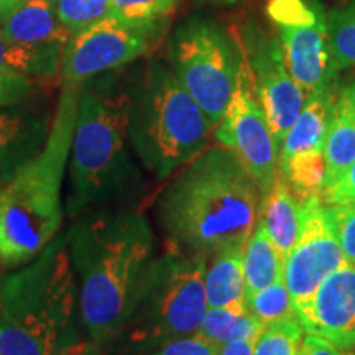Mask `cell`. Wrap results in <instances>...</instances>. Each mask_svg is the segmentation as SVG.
<instances>
[{"label": "cell", "instance_id": "obj_28", "mask_svg": "<svg viewBox=\"0 0 355 355\" xmlns=\"http://www.w3.org/2000/svg\"><path fill=\"white\" fill-rule=\"evenodd\" d=\"M175 3L176 0H110V15L130 25L157 26Z\"/></svg>", "mask_w": 355, "mask_h": 355}, {"label": "cell", "instance_id": "obj_20", "mask_svg": "<svg viewBox=\"0 0 355 355\" xmlns=\"http://www.w3.org/2000/svg\"><path fill=\"white\" fill-rule=\"evenodd\" d=\"M324 159L326 191L355 162V91L352 84L345 86L336 97L329 132L324 145Z\"/></svg>", "mask_w": 355, "mask_h": 355}, {"label": "cell", "instance_id": "obj_34", "mask_svg": "<svg viewBox=\"0 0 355 355\" xmlns=\"http://www.w3.org/2000/svg\"><path fill=\"white\" fill-rule=\"evenodd\" d=\"M349 198H355V162L347 168V171H345L329 189L324 191L322 194L324 204H334Z\"/></svg>", "mask_w": 355, "mask_h": 355}, {"label": "cell", "instance_id": "obj_32", "mask_svg": "<svg viewBox=\"0 0 355 355\" xmlns=\"http://www.w3.org/2000/svg\"><path fill=\"white\" fill-rule=\"evenodd\" d=\"M35 91L33 78L0 71V107L15 105L28 99Z\"/></svg>", "mask_w": 355, "mask_h": 355}, {"label": "cell", "instance_id": "obj_4", "mask_svg": "<svg viewBox=\"0 0 355 355\" xmlns=\"http://www.w3.org/2000/svg\"><path fill=\"white\" fill-rule=\"evenodd\" d=\"M127 110L128 84L110 71L81 84L64 202L71 219L117 206L139 188L141 173L127 150Z\"/></svg>", "mask_w": 355, "mask_h": 355}, {"label": "cell", "instance_id": "obj_25", "mask_svg": "<svg viewBox=\"0 0 355 355\" xmlns=\"http://www.w3.org/2000/svg\"><path fill=\"white\" fill-rule=\"evenodd\" d=\"M327 42L337 73L355 68V0L326 15Z\"/></svg>", "mask_w": 355, "mask_h": 355}, {"label": "cell", "instance_id": "obj_35", "mask_svg": "<svg viewBox=\"0 0 355 355\" xmlns=\"http://www.w3.org/2000/svg\"><path fill=\"white\" fill-rule=\"evenodd\" d=\"M298 355H343V349H339L329 340L322 339V337L306 334Z\"/></svg>", "mask_w": 355, "mask_h": 355}, {"label": "cell", "instance_id": "obj_21", "mask_svg": "<svg viewBox=\"0 0 355 355\" xmlns=\"http://www.w3.org/2000/svg\"><path fill=\"white\" fill-rule=\"evenodd\" d=\"M243 275L247 296L273 285L285 275V257L273 245L261 222H257L254 232L243 250Z\"/></svg>", "mask_w": 355, "mask_h": 355}, {"label": "cell", "instance_id": "obj_17", "mask_svg": "<svg viewBox=\"0 0 355 355\" xmlns=\"http://www.w3.org/2000/svg\"><path fill=\"white\" fill-rule=\"evenodd\" d=\"M243 250L245 245H229L207 257L204 273L207 308H248Z\"/></svg>", "mask_w": 355, "mask_h": 355}, {"label": "cell", "instance_id": "obj_14", "mask_svg": "<svg viewBox=\"0 0 355 355\" xmlns=\"http://www.w3.org/2000/svg\"><path fill=\"white\" fill-rule=\"evenodd\" d=\"M278 32L286 68L306 94L334 86L337 71L327 42L326 17L313 25L278 26Z\"/></svg>", "mask_w": 355, "mask_h": 355}, {"label": "cell", "instance_id": "obj_26", "mask_svg": "<svg viewBox=\"0 0 355 355\" xmlns=\"http://www.w3.org/2000/svg\"><path fill=\"white\" fill-rule=\"evenodd\" d=\"M303 334L298 316L266 324L254 340V355H298Z\"/></svg>", "mask_w": 355, "mask_h": 355}, {"label": "cell", "instance_id": "obj_40", "mask_svg": "<svg viewBox=\"0 0 355 355\" xmlns=\"http://www.w3.org/2000/svg\"><path fill=\"white\" fill-rule=\"evenodd\" d=\"M343 355H355V349H350V350H343Z\"/></svg>", "mask_w": 355, "mask_h": 355}, {"label": "cell", "instance_id": "obj_9", "mask_svg": "<svg viewBox=\"0 0 355 355\" xmlns=\"http://www.w3.org/2000/svg\"><path fill=\"white\" fill-rule=\"evenodd\" d=\"M214 137L220 145L227 146L237 155L255 180L261 196L268 193L279 173V146L275 141L263 110L257 101L247 60L227 110L216 125Z\"/></svg>", "mask_w": 355, "mask_h": 355}, {"label": "cell", "instance_id": "obj_5", "mask_svg": "<svg viewBox=\"0 0 355 355\" xmlns=\"http://www.w3.org/2000/svg\"><path fill=\"white\" fill-rule=\"evenodd\" d=\"M79 89L64 84L42 152L0 188V260L6 265L28 263L60 232Z\"/></svg>", "mask_w": 355, "mask_h": 355}, {"label": "cell", "instance_id": "obj_10", "mask_svg": "<svg viewBox=\"0 0 355 355\" xmlns=\"http://www.w3.org/2000/svg\"><path fill=\"white\" fill-rule=\"evenodd\" d=\"M157 26H137L107 15L74 33L64 44L60 73L63 84L81 86L99 74L125 66L148 50Z\"/></svg>", "mask_w": 355, "mask_h": 355}, {"label": "cell", "instance_id": "obj_38", "mask_svg": "<svg viewBox=\"0 0 355 355\" xmlns=\"http://www.w3.org/2000/svg\"><path fill=\"white\" fill-rule=\"evenodd\" d=\"M78 355H99V354H97V350H94V349H91V347H89V349L84 350V352L78 354Z\"/></svg>", "mask_w": 355, "mask_h": 355}, {"label": "cell", "instance_id": "obj_8", "mask_svg": "<svg viewBox=\"0 0 355 355\" xmlns=\"http://www.w3.org/2000/svg\"><path fill=\"white\" fill-rule=\"evenodd\" d=\"M170 61L178 81L216 128L237 89L245 63L242 48L219 25L193 20L173 37Z\"/></svg>", "mask_w": 355, "mask_h": 355}, {"label": "cell", "instance_id": "obj_2", "mask_svg": "<svg viewBox=\"0 0 355 355\" xmlns=\"http://www.w3.org/2000/svg\"><path fill=\"white\" fill-rule=\"evenodd\" d=\"M261 194L227 146H211L178 170L159 194L157 219L168 248L209 257L245 245L259 222Z\"/></svg>", "mask_w": 355, "mask_h": 355}, {"label": "cell", "instance_id": "obj_22", "mask_svg": "<svg viewBox=\"0 0 355 355\" xmlns=\"http://www.w3.org/2000/svg\"><path fill=\"white\" fill-rule=\"evenodd\" d=\"M63 46H32L13 42L0 28V71L48 79L60 71Z\"/></svg>", "mask_w": 355, "mask_h": 355}, {"label": "cell", "instance_id": "obj_36", "mask_svg": "<svg viewBox=\"0 0 355 355\" xmlns=\"http://www.w3.org/2000/svg\"><path fill=\"white\" fill-rule=\"evenodd\" d=\"M216 355H254V340H234L217 345Z\"/></svg>", "mask_w": 355, "mask_h": 355}, {"label": "cell", "instance_id": "obj_12", "mask_svg": "<svg viewBox=\"0 0 355 355\" xmlns=\"http://www.w3.org/2000/svg\"><path fill=\"white\" fill-rule=\"evenodd\" d=\"M347 263L332 229L327 206L321 198L303 204V227L296 245L285 260V285L293 306L300 308L316 293L321 283Z\"/></svg>", "mask_w": 355, "mask_h": 355}, {"label": "cell", "instance_id": "obj_37", "mask_svg": "<svg viewBox=\"0 0 355 355\" xmlns=\"http://www.w3.org/2000/svg\"><path fill=\"white\" fill-rule=\"evenodd\" d=\"M24 2L25 0H0V24Z\"/></svg>", "mask_w": 355, "mask_h": 355}, {"label": "cell", "instance_id": "obj_15", "mask_svg": "<svg viewBox=\"0 0 355 355\" xmlns=\"http://www.w3.org/2000/svg\"><path fill=\"white\" fill-rule=\"evenodd\" d=\"M20 104L0 107V188L42 152L50 135L46 117Z\"/></svg>", "mask_w": 355, "mask_h": 355}, {"label": "cell", "instance_id": "obj_27", "mask_svg": "<svg viewBox=\"0 0 355 355\" xmlns=\"http://www.w3.org/2000/svg\"><path fill=\"white\" fill-rule=\"evenodd\" d=\"M247 306L250 313L266 326V324L283 321L288 318H296L295 306L285 279L273 283L263 290L247 296Z\"/></svg>", "mask_w": 355, "mask_h": 355}, {"label": "cell", "instance_id": "obj_33", "mask_svg": "<svg viewBox=\"0 0 355 355\" xmlns=\"http://www.w3.org/2000/svg\"><path fill=\"white\" fill-rule=\"evenodd\" d=\"M216 344L204 339L202 336L194 334L139 355H216Z\"/></svg>", "mask_w": 355, "mask_h": 355}, {"label": "cell", "instance_id": "obj_31", "mask_svg": "<svg viewBox=\"0 0 355 355\" xmlns=\"http://www.w3.org/2000/svg\"><path fill=\"white\" fill-rule=\"evenodd\" d=\"M327 214L345 259L355 265V198L327 204Z\"/></svg>", "mask_w": 355, "mask_h": 355}, {"label": "cell", "instance_id": "obj_1", "mask_svg": "<svg viewBox=\"0 0 355 355\" xmlns=\"http://www.w3.org/2000/svg\"><path fill=\"white\" fill-rule=\"evenodd\" d=\"M68 239L83 329L94 345H109L130 313L137 288L155 259L148 219L132 207H102L76 217Z\"/></svg>", "mask_w": 355, "mask_h": 355}, {"label": "cell", "instance_id": "obj_6", "mask_svg": "<svg viewBox=\"0 0 355 355\" xmlns=\"http://www.w3.org/2000/svg\"><path fill=\"white\" fill-rule=\"evenodd\" d=\"M127 135L146 170L166 180L209 145L214 130L166 64L150 63L128 83Z\"/></svg>", "mask_w": 355, "mask_h": 355}, {"label": "cell", "instance_id": "obj_29", "mask_svg": "<svg viewBox=\"0 0 355 355\" xmlns=\"http://www.w3.org/2000/svg\"><path fill=\"white\" fill-rule=\"evenodd\" d=\"M55 6L60 20L73 35L110 15V0H55Z\"/></svg>", "mask_w": 355, "mask_h": 355}, {"label": "cell", "instance_id": "obj_13", "mask_svg": "<svg viewBox=\"0 0 355 355\" xmlns=\"http://www.w3.org/2000/svg\"><path fill=\"white\" fill-rule=\"evenodd\" d=\"M306 334L329 340L343 350L355 349V265L331 273L311 298L296 308Z\"/></svg>", "mask_w": 355, "mask_h": 355}, {"label": "cell", "instance_id": "obj_19", "mask_svg": "<svg viewBox=\"0 0 355 355\" xmlns=\"http://www.w3.org/2000/svg\"><path fill=\"white\" fill-rule=\"evenodd\" d=\"M336 97L337 94L332 86L308 94L304 107L301 109L298 119L288 130L285 140L279 146L282 152L278 155V163L301 152H311V150L324 152Z\"/></svg>", "mask_w": 355, "mask_h": 355}, {"label": "cell", "instance_id": "obj_39", "mask_svg": "<svg viewBox=\"0 0 355 355\" xmlns=\"http://www.w3.org/2000/svg\"><path fill=\"white\" fill-rule=\"evenodd\" d=\"M212 2H220V3H235L239 0H212Z\"/></svg>", "mask_w": 355, "mask_h": 355}, {"label": "cell", "instance_id": "obj_16", "mask_svg": "<svg viewBox=\"0 0 355 355\" xmlns=\"http://www.w3.org/2000/svg\"><path fill=\"white\" fill-rule=\"evenodd\" d=\"M2 32L13 42L32 46H63L73 33L60 20L55 0H25L0 24Z\"/></svg>", "mask_w": 355, "mask_h": 355}, {"label": "cell", "instance_id": "obj_24", "mask_svg": "<svg viewBox=\"0 0 355 355\" xmlns=\"http://www.w3.org/2000/svg\"><path fill=\"white\" fill-rule=\"evenodd\" d=\"M263 329V324L250 309L207 308L198 334L209 343L220 345L234 340H255Z\"/></svg>", "mask_w": 355, "mask_h": 355}, {"label": "cell", "instance_id": "obj_23", "mask_svg": "<svg viewBox=\"0 0 355 355\" xmlns=\"http://www.w3.org/2000/svg\"><path fill=\"white\" fill-rule=\"evenodd\" d=\"M279 175L301 204L321 198L326 183V159L322 150H311L291 155L278 163ZM324 202V201H322Z\"/></svg>", "mask_w": 355, "mask_h": 355}, {"label": "cell", "instance_id": "obj_18", "mask_svg": "<svg viewBox=\"0 0 355 355\" xmlns=\"http://www.w3.org/2000/svg\"><path fill=\"white\" fill-rule=\"evenodd\" d=\"M259 220L286 260L303 227V204L291 193L279 173L268 193L261 196Z\"/></svg>", "mask_w": 355, "mask_h": 355}, {"label": "cell", "instance_id": "obj_30", "mask_svg": "<svg viewBox=\"0 0 355 355\" xmlns=\"http://www.w3.org/2000/svg\"><path fill=\"white\" fill-rule=\"evenodd\" d=\"M266 15L277 26L313 25L326 17L313 0H266Z\"/></svg>", "mask_w": 355, "mask_h": 355}, {"label": "cell", "instance_id": "obj_7", "mask_svg": "<svg viewBox=\"0 0 355 355\" xmlns=\"http://www.w3.org/2000/svg\"><path fill=\"white\" fill-rule=\"evenodd\" d=\"M207 257L168 248L145 270L130 313L109 345L139 355L198 334L207 311L204 273Z\"/></svg>", "mask_w": 355, "mask_h": 355}, {"label": "cell", "instance_id": "obj_3", "mask_svg": "<svg viewBox=\"0 0 355 355\" xmlns=\"http://www.w3.org/2000/svg\"><path fill=\"white\" fill-rule=\"evenodd\" d=\"M78 285L66 234L0 283V355H78Z\"/></svg>", "mask_w": 355, "mask_h": 355}, {"label": "cell", "instance_id": "obj_41", "mask_svg": "<svg viewBox=\"0 0 355 355\" xmlns=\"http://www.w3.org/2000/svg\"><path fill=\"white\" fill-rule=\"evenodd\" d=\"M352 87H354V91H355V83H352Z\"/></svg>", "mask_w": 355, "mask_h": 355}, {"label": "cell", "instance_id": "obj_11", "mask_svg": "<svg viewBox=\"0 0 355 355\" xmlns=\"http://www.w3.org/2000/svg\"><path fill=\"white\" fill-rule=\"evenodd\" d=\"M243 55L252 73L254 92L278 146L304 107L306 91L293 79L285 64L279 40L250 32Z\"/></svg>", "mask_w": 355, "mask_h": 355}]
</instances>
